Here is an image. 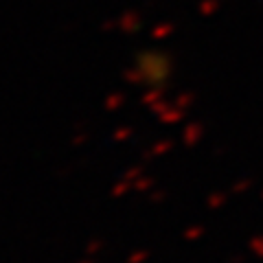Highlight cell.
<instances>
[{
	"label": "cell",
	"instance_id": "1",
	"mask_svg": "<svg viewBox=\"0 0 263 263\" xmlns=\"http://www.w3.org/2000/svg\"><path fill=\"white\" fill-rule=\"evenodd\" d=\"M136 75L143 86L162 88L171 77V60L164 53H145L136 64Z\"/></svg>",
	"mask_w": 263,
	"mask_h": 263
}]
</instances>
